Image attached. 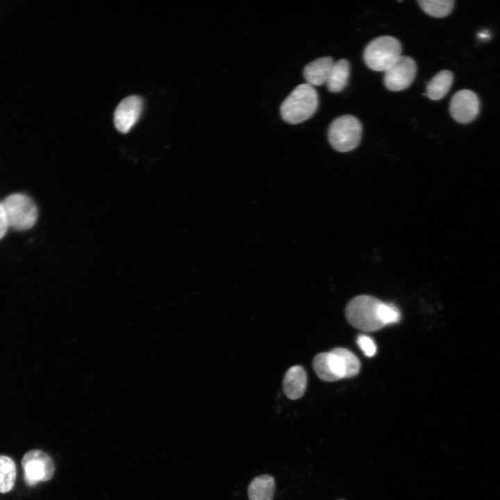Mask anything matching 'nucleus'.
Masks as SVG:
<instances>
[{
    "mask_svg": "<svg viewBox=\"0 0 500 500\" xmlns=\"http://www.w3.org/2000/svg\"><path fill=\"white\" fill-rule=\"evenodd\" d=\"M401 56V44L395 38L383 35L372 40L366 46L363 59L366 65L376 72H385Z\"/></svg>",
    "mask_w": 500,
    "mask_h": 500,
    "instance_id": "3",
    "label": "nucleus"
},
{
    "mask_svg": "<svg viewBox=\"0 0 500 500\" xmlns=\"http://www.w3.org/2000/svg\"><path fill=\"white\" fill-rule=\"evenodd\" d=\"M9 226L17 231L31 228L36 222L38 209L34 201L27 195L15 193L2 202Z\"/></svg>",
    "mask_w": 500,
    "mask_h": 500,
    "instance_id": "5",
    "label": "nucleus"
},
{
    "mask_svg": "<svg viewBox=\"0 0 500 500\" xmlns=\"http://www.w3.org/2000/svg\"><path fill=\"white\" fill-rule=\"evenodd\" d=\"M378 315L385 326L398 322L401 318V314L397 306L383 301L379 306Z\"/></svg>",
    "mask_w": 500,
    "mask_h": 500,
    "instance_id": "19",
    "label": "nucleus"
},
{
    "mask_svg": "<svg viewBox=\"0 0 500 500\" xmlns=\"http://www.w3.org/2000/svg\"><path fill=\"white\" fill-rule=\"evenodd\" d=\"M478 110V97L471 90H459L451 100L450 114L458 122L469 123L473 121L476 117Z\"/></svg>",
    "mask_w": 500,
    "mask_h": 500,
    "instance_id": "8",
    "label": "nucleus"
},
{
    "mask_svg": "<svg viewBox=\"0 0 500 500\" xmlns=\"http://www.w3.org/2000/svg\"><path fill=\"white\" fill-rule=\"evenodd\" d=\"M453 76L451 72L442 70L435 74L426 85V96L432 100H440L450 90Z\"/></svg>",
    "mask_w": 500,
    "mask_h": 500,
    "instance_id": "15",
    "label": "nucleus"
},
{
    "mask_svg": "<svg viewBox=\"0 0 500 500\" xmlns=\"http://www.w3.org/2000/svg\"><path fill=\"white\" fill-rule=\"evenodd\" d=\"M313 369L317 376L324 381H335L328 364V352L317 354L312 361Z\"/></svg>",
    "mask_w": 500,
    "mask_h": 500,
    "instance_id": "18",
    "label": "nucleus"
},
{
    "mask_svg": "<svg viewBox=\"0 0 500 500\" xmlns=\"http://www.w3.org/2000/svg\"><path fill=\"white\" fill-rule=\"evenodd\" d=\"M339 500H343V499H339Z\"/></svg>",
    "mask_w": 500,
    "mask_h": 500,
    "instance_id": "23",
    "label": "nucleus"
},
{
    "mask_svg": "<svg viewBox=\"0 0 500 500\" xmlns=\"http://www.w3.org/2000/svg\"><path fill=\"white\" fill-rule=\"evenodd\" d=\"M318 106V95L314 87L303 83L297 85L280 107L281 118L286 123L297 124L310 118Z\"/></svg>",
    "mask_w": 500,
    "mask_h": 500,
    "instance_id": "1",
    "label": "nucleus"
},
{
    "mask_svg": "<svg viewBox=\"0 0 500 500\" xmlns=\"http://www.w3.org/2000/svg\"><path fill=\"white\" fill-rule=\"evenodd\" d=\"M350 76V65L347 60L340 59L334 62L326 87L329 92L337 93L347 86Z\"/></svg>",
    "mask_w": 500,
    "mask_h": 500,
    "instance_id": "14",
    "label": "nucleus"
},
{
    "mask_svg": "<svg viewBox=\"0 0 500 500\" xmlns=\"http://www.w3.org/2000/svg\"><path fill=\"white\" fill-rule=\"evenodd\" d=\"M361 137V123L357 117L350 115L335 119L328 130V142L339 152H348L356 149Z\"/></svg>",
    "mask_w": 500,
    "mask_h": 500,
    "instance_id": "4",
    "label": "nucleus"
},
{
    "mask_svg": "<svg viewBox=\"0 0 500 500\" xmlns=\"http://www.w3.org/2000/svg\"><path fill=\"white\" fill-rule=\"evenodd\" d=\"M16 466L8 456L0 455V492L10 491L16 479Z\"/></svg>",
    "mask_w": 500,
    "mask_h": 500,
    "instance_id": "16",
    "label": "nucleus"
},
{
    "mask_svg": "<svg viewBox=\"0 0 500 500\" xmlns=\"http://www.w3.org/2000/svg\"><path fill=\"white\" fill-rule=\"evenodd\" d=\"M307 385V374L303 367L294 365L285 373L283 381L285 394L292 400L301 398Z\"/></svg>",
    "mask_w": 500,
    "mask_h": 500,
    "instance_id": "12",
    "label": "nucleus"
},
{
    "mask_svg": "<svg viewBox=\"0 0 500 500\" xmlns=\"http://www.w3.org/2000/svg\"><path fill=\"white\" fill-rule=\"evenodd\" d=\"M142 100L136 95L124 99L117 106L114 114V123L117 129L126 133L138 120L142 109Z\"/></svg>",
    "mask_w": 500,
    "mask_h": 500,
    "instance_id": "10",
    "label": "nucleus"
},
{
    "mask_svg": "<svg viewBox=\"0 0 500 500\" xmlns=\"http://www.w3.org/2000/svg\"><path fill=\"white\" fill-rule=\"evenodd\" d=\"M275 491L274 478L268 474L255 477L248 486L249 500H273Z\"/></svg>",
    "mask_w": 500,
    "mask_h": 500,
    "instance_id": "13",
    "label": "nucleus"
},
{
    "mask_svg": "<svg viewBox=\"0 0 500 500\" xmlns=\"http://www.w3.org/2000/svg\"><path fill=\"white\" fill-rule=\"evenodd\" d=\"M9 227L7 217L3 206L0 202V240L5 235Z\"/></svg>",
    "mask_w": 500,
    "mask_h": 500,
    "instance_id": "21",
    "label": "nucleus"
},
{
    "mask_svg": "<svg viewBox=\"0 0 500 500\" xmlns=\"http://www.w3.org/2000/svg\"><path fill=\"white\" fill-rule=\"evenodd\" d=\"M357 343L366 356L372 357L376 353V344L368 335H360L357 338Z\"/></svg>",
    "mask_w": 500,
    "mask_h": 500,
    "instance_id": "20",
    "label": "nucleus"
},
{
    "mask_svg": "<svg viewBox=\"0 0 500 500\" xmlns=\"http://www.w3.org/2000/svg\"><path fill=\"white\" fill-rule=\"evenodd\" d=\"M333 64L330 56L319 58L307 64L303 71L306 83L312 87L326 84Z\"/></svg>",
    "mask_w": 500,
    "mask_h": 500,
    "instance_id": "11",
    "label": "nucleus"
},
{
    "mask_svg": "<svg viewBox=\"0 0 500 500\" xmlns=\"http://www.w3.org/2000/svg\"><path fill=\"white\" fill-rule=\"evenodd\" d=\"M418 4L428 15L434 17L447 16L453 10V0H419Z\"/></svg>",
    "mask_w": 500,
    "mask_h": 500,
    "instance_id": "17",
    "label": "nucleus"
},
{
    "mask_svg": "<svg viewBox=\"0 0 500 500\" xmlns=\"http://www.w3.org/2000/svg\"><path fill=\"white\" fill-rule=\"evenodd\" d=\"M330 369L336 381L356 376L360 369L357 356L351 351L338 347L328 352Z\"/></svg>",
    "mask_w": 500,
    "mask_h": 500,
    "instance_id": "9",
    "label": "nucleus"
},
{
    "mask_svg": "<svg viewBox=\"0 0 500 500\" xmlns=\"http://www.w3.org/2000/svg\"><path fill=\"white\" fill-rule=\"evenodd\" d=\"M22 465L25 481L29 485L50 480L55 470L51 458L40 450H31L26 453Z\"/></svg>",
    "mask_w": 500,
    "mask_h": 500,
    "instance_id": "6",
    "label": "nucleus"
},
{
    "mask_svg": "<svg viewBox=\"0 0 500 500\" xmlns=\"http://www.w3.org/2000/svg\"><path fill=\"white\" fill-rule=\"evenodd\" d=\"M478 36L481 38L485 39L489 37V34L487 32H482L478 34Z\"/></svg>",
    "mask_w": 500,
    "mask_h": 500,
    "instance_id": "22",
    "label": "nucleus"
},
{
    "mask_svg": "<svg viewBox=\"0 0 500 500\" xmlns=\"http://www.w3.org/2000/svg\"><path fill=\"white\" fill-rule=\"evenodd\" d=\"M417 74V65L410 56H401L384 72L383 82L385 88L393 92L408 88Z\"/></svg>",
    "mask_w": 500,
    "mask_h": 500,
    "instance_id": "7",
    "label": "nucleus"
},
{
    "mask_svg": "<svg viewBox=\"0 0 500 500\" xmlns=\"http://www.w3.org/2000/svg\"><path fill=\"white\" fill-rule=\"evenodd\" d=\"M381 301L370 295H358L351 299L345 308L348 322L364 332L376 331L385 326L378 315Z\"/></svg>",
    "mask_w": 500,
    "mask_h": 500,
    "instance_id": "2",
    "label": "nucleus"
}]
</instances>
